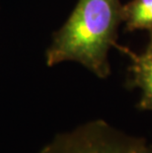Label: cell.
<instances>
[{
    "label": "cell",
    "mask_w": 152,
    "mask_h": 153,
    "mask_svg": "<svg viewBox=\"0 0 152 153\" xmlns=\"http://www.w3.org/2000/svg\"><path fill=\"white\" fill-rule=\"evenodd\" d=\"M129 153H152V148L143 139L133 138Z\"/></svg>",
    "instance_id": "cell-5"
},
{
    "label": "cell",
    "mask_w": 152,
    "mask_h": 153,
    "mask_svg": "<svg viewBox=\"0 0 152 153\" xmlns=\"http://www.w3.org/2000/svg\"><path fill=\"white\" fill-rule=\"evenodd\" d=\"M116 48L127 54L130 61L128 85L139 90L138 108L142 111H152V31H150L149 43L141 53H134L118 44Z\"/></svg>",
    "instance_id": "cell-3"
},
{
    "label": "cell",
    "mask_w": 152,
    "mask_h": 153,
    "mask_svg": "<svg viewBox=\"0 0 152 153\" xmlns=\"http://www.w3.org/2000/svg\"><path fill=\"white\" fill-rule=\"evenodd\" d=\"M125 30L152 31V0H130L122 5Z\"/></svg>",
    "instance_id": "cell-4"
},
{
    "label": "cell",
    "mask_w": 152,
    "mask_h": 153,
    "mask_svg": "<svg viewBox=\"0 0 152 153\" xmlns=\"http://www.w3.org/2000/svg\"><path fill=\"white\" fill-rule=\"evenodd\" d=\"M41 153H48V150H47V146L43 149V150H42Z\"/></svg>",
    "instance_id": "cell-6"
},
{
    "label": "cell",
    "mask_w": 152,
    "mask_h": 153,
    "mask_svg": "<svg viewBox=\"0 0 152 153\" xmlns=\"http://www.w3.org/2000/svg\"><path fill=\"white\" fill-rule=\"evenodd\" d=\"M132 140L103 120H96L57 136L47 147L48 153H129Z\"/></svg>",
    "instance_id": "cell-2"
},
{
    "label": "cell",
    "mask_w": 152,
    "mask_h": 153,
    "mask_svg": "<svg viewBox=\"0 0 152 153\" xmlns=\"http://www.w3.org/2000/svg\"><path fill=\"white\" fill-rule=\"evenodd\" d=\"M122 23L121 0H78L68 19L53 35L46 62L53 66L73 61L99 78L111 73L109 51L117 45Z\"/></svg>",
    "instance_id": "cell-1"
}]
</instances>
